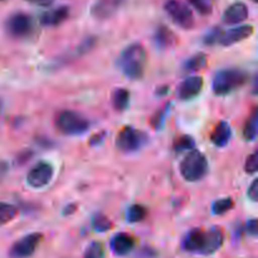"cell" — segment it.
<instances>
[{
  "instance_id": "ac0fdd59",
  "label": "cell",
  "mask_w": 258,
  "mask_h": 258,
  "mask_svg": "<svg viewBox=\"0 0 258 258\" xmlns=\"http://www.w3.org/2000/svg\"><path fill=\"white\" fill-rule=\"evenodd\" d=\"M204 231L199 228H194L186 233L183 239V248L184 251L190 252V253H199L203 244Z\"/></svg>"
},
{
  "instance_id": "3957f363",
  "label": "cell",
  "mask_w": 258,
  "mask_h": 258,
  "mask_svg": "<svg viewBox=\"0 0 258 258\" xmlns=\"http://www.w3.org/2000/svg\"><path fill=\"white\" fill-rule=\"evenodd\" d=\"M208 173V161L203 153L199 150H190L180 163V174L184 180L196 183L202 180Z\"/></svg>"
},
{
  "instance_id": "e0dca14e",
  "label": "cell",
  "mask_w": 258,
  "mask_h": 258,
  "mask_svg": "<svg viewBox=\"0 0 258 258\" xmlns=\"http://www.w3.org/2000/svg\"><path fill=\"white\" fill-rule=\"evenodd\" d=\"M68 17H70V8L59 7L42 14L39 22L43 27H57L67 20Z\"/></svg>"
},
{
  "instance_id": "30bf717a",
  "label": "cell",
  "mask_w": 258,
  "mask_h": 258,
  "mask_svg": "<svg viewBox=\"0 0 258 258\" xmlns=\"http://www.w3.org/2000/svg\"><path fill=\"white\" fill-rule=\"evenodd\" d=\"M223 242L224 234L222 228H219V227H213L209 231H204L203 244H202L199 254H202V256H211V254L216 253L223 246Z\"/></svg>"
},
{
  "instance_id": "cb8c5ba5",
  "label": "cell",
  "mask_w": 258,
  "mask_h": 258,
  "mask_svg": "<svg viewBox=\"0 0 258 258\" xmlns=\"http://www.w3.org/2000/svg\"><path fill=\"white\" fill-rule=\"evenodd\" d=\"M18 208L13 204L0 202V226L9 223L17 217Z\"/></svg>"
},
{
  "instance_id": "484cf974",
  "label": "cell",
  "mask_w": 258,
  "mask_h": 258,
  "mask_svg": "<svg viewBox=\"0 0 258 258\" xmlns=\"http://www.w3.org/2000/svg\"><path fill=\"white\" fill-rule=\"evenodd\" d=\"M234 206V202L232 201V198H223V199H218L213 203L212 206V212L216 216H223L226 214L227 212L231 211Z\"/></svg>"
},
{
  "instance_id": "d590c367",
  "label": "cell",
  "mask_w": 258,
  "mask_h": 258,
  "mask_svg": "<svg viewBox=\"0 0 258 258\" xmlns=\"http://www.w3.org/2000/svg\"><path fill=\"white\" fill-rule=\"evenodd\" d=\"M105 136H106V133L103 131V133L98 134V135H95L91 138L90 140V145L91 146H96V145H100L101 143H102L103 140H105Z\"/></svg>"
},
{
  "instance_id": "d6986e66",
  "label": "cell",
  "mask_w": 258,
  "mask_h": 258,
  "mask_svg": "<svg viewBox=\"0 0 258 258\" xmlns=\"http://www.w3.org/2000/svg\"><path fill=\"white\" fill-rule=\"evenodd\" d=\"M232 136V128L229 126L228 122L226 121H221L218 125L216 126V128L213 130L211 135V141L218 148H224V146L228 145L229 140H231Z\"/></svg>"
},
{
  "instance_id": "8d00e7d4",
  "label": "cell",
  "mask_w": 258,
  "mask_h": 258,
  "mask_svg": "<svg viewBox=\"0 0 258 258\" xmlns=\"http://www.w3.org/2000/svg\"><path fill=\"white\" fill-rule=\"evenodd\" d=\"M30 156H32V153H30V151H24V153L20 154V155L18 156L17 160L19 161V164H23V163H25V161L29 160Z\"/></svg>"
},
{
  "instance_id": "52a82bcc",
  "label": "cell",
  "mask_w": 258,
  "mask_h": 258,
  "mask_svg": "<svg viewBox=\"0 0 258 258\" xmlns=\"http://www.w3.org/2000/svg\"><path fill=\"white\" fill-rule=\"evenodd\" d=\"M5 28L13 38H27L33 32V20L25 13H14L8 18Z\"/></svg>"
},
{
  "instance_id": "7a4b0ae2",
  "label": "cell",
  "mask_w": 258,
  "mask_h": 258,
  "mask_svg": "<svg viewBox=\"0 0 258 258\" xmlns=\"http://www.w3.org/2000/svg\"><path fill=\"white\" fill-rule=\"evenodd\" d=\"M248 75L239 68H226L214 75L212 90L214 95L226 96L246 85Z\"/></svg>"
},
{
  "instance_id": "83f0119b",
  "label": "cell",
  "mask_w": 258,
  "mask_h": 258,
  "mask_svg": "<svg viewBox=\"0 0 258 258\" xmlns=\"http://www.w3.org/2000/svg\"><path fill=\"white\" fill-rule=\"evenodd\" d=\"M83 258H105V247L101 242H92L86 249Z\"/></svg>"
},
{
  "instance_id": "9a60e30c",
  "label": "cell",
  "mask_w": 258,
  "mask_h": 258,
  "mask_svg": "<svg viewBox=\"0 0 258 258\" xmlns=\"http://www.w3.org/2000/svg\"><path fill=\"white\" fill-rule=\"evenodd\" d=\"M120 5V0H96L91 7V15L95 19L103 20L113 15Z\"/></svg>"
},
{
  "instance_id": "74e56055",
  "label": "cell",
  "mask_w": 258,
  "mask_h": 258,
  "mask_svg": "<svg viewBox=\"0 0 258 258\" xmlns=\"http://www.w3.org/2000/svg\"><path fill=\"white\" fill-rule=\"evenodd\" d=\"M29 2H32L35 5H39V7H49L54 0H29Z\"/></svg>"
},
{
  "instance_id": "f1b7e54d",
  "label": "cell",
  "mask_w": 258,
  "mask_h": 258,
  "mask_svg": "<svg viewBox=\"0 0 258 258\" xmlns=\"http://www.w3.org/2000/svg\"><path fill=\"white\" fill-rule=\"evenodd\" d=\"M170 106H171L170 102L166 103V105L164 106V107L161 108L160 111H158V112H156L155 115L153 116V118H151L150 123H151V126H153V127L155 128V130H160V128L163 127L164 121H165V117H166V115H168L169 108H170Z\"/></svg>"
},
{
  "instance_id": "277c9868",
  "label": "cell",
  "mask_w": 258,
  "mask_h": 258,
  "mask_svg": "<svg viewBox=\"0 0 258 258\" xmlns=\"http://www.w3.org/2000/svg\"><path fill=\"white\" fill-rule=\"evenodd\" d=\"M55 125L58 130L64 135L80 136L87 133L90 128V121L75 111L66 110L57 116Z\"/></svg>"
},
{
  "instance_id": "f35d334b",
  "label": "cell",
  "mask_w": 258,
  "mask_h": 258,
  "mask_svg": "<svg viewBox=\"0 0 258 258\" xmlns=\"http://www.w3.org/2000/svg\"><path fill=\"white\" fill-rule=\"evenodd\" d=\"M76 209H77V206H76V204H70V206H67L64 208V211H63V214H64V216H70V214L75 213Z\"/></svg>"
},
{
  "instance_id": "1f68e13d",
  "label": "cell",
  "mask_w": 258,
  "mask_h": 258,
  "mask_svg": "<svg viewBox=\"0 0 258 258\" xmlns=\"http://www.w3.org/2000/svg\"><path fill=\"white\" fill-rule=\"evenodd\" d=\"M244 170L248 174H254L258 170V154L253 153L247 158Z\"/></svg>"
},
{
  "instance_id": "4fadbf2b",
  "label": "cell",
  "mask_w": 258,
  "mask_h": 258,
  "mask_svg": "<svg viewBox=\"0 0 258 258\" xmlns=\"http://www.w3.org/2000/svg\"><path fill=\"white\" fill-rule=\"evenodd\" d=\"M253 34V27L252 25H238L227 32L222 33V37L219 39V44L222 45H233L236 43L242 42Z\"/></svg>"
},
{
  "instance_id": "4dcf8cb0",
  "label": "cell",
  "mask_w": 258,
  "mask_h": 258,
  "mask_svg": "<svg viewBox=\"0 0 258 258\" xmlns=\"http://www.w3.org/2000/svg\"><path fill=\"white\" fill-rule=\"evenodd\" d=\"M189 4L196 8L197 12L202 15H209L212 13V4L209 0H188Z\"/></svg>"
},
{
  "instance_id": "7bdbcfd3",
  "label": "cell",
  "mask_w": 258,
  "mask_h": 258,
  "mask_svg": "<svg viewBox=\"0 0 258 258\" xmlns=\"http://www.w3.org/2000/svg\"><path fill=\"white\" fill-rule=\"evenodd\" d=\"M253 2H257V0H253Z\"/></svg>"
},
{
  "instance_id": "f546056e",
  "label": "cell",
  "mask_w": 258,
  "mask_h": 258,
  "mask_svg": "<svg viewBox=\"0 0 258 258\" xmlns=\"http://www.w3.org/2000/svg\"><path fill=\"white\" fill-rule=\"evenodd\" d=\"M222 33L223 30L219 27H214L213 29H211L209 32L206 33V35L203 37V43L207 45H214L217 43H219V39L222 37Z\"/></svg>"
},
{
  "instance_id": "7c38bea8",
  "label": "cell",
  "mask_w": 258,
  "mask_h": 258,
  "mask_svg": "<svg viewBox=\"0 0 258 258\" xmlns=\"http://www.w3.org/2000/svg\"><path fill=\"white\" fill-rule=\"evenodd\" d=\"M136 246V239L134 238L131 234L128 233H121L115 234V236L111 238L110 242V248L112 251V253L115 256H126V254L130 253Z\"/></svg>"
},
{
  "instance_id": "5b68a950",
  "label": "cell",
  "mask_w": 258,
  "mask_h": 258,
  "mask_svg": "<svg viewBox=\"0 0 258 258\" xmlns=\"http://www.w3.org/2000/svg\"><path fill=\"white\" fill-rule=\"evenodd\" d=\"M148 135L144 131L133 126H125L116 138V146L122 153L133 154L141 150L148 143Z\"/></svg>"
},
{
  "instance_id": "b9f144b4",
  "label": "cell",
  "mask_w": 258,
  "mask_h": 258,
  "mask_svg": "<svg viewBox=\"0 0 258 258\" xmlns=\"http://www.w3.org/2000/svg\"><path fill=\"white\" fill-rule=\"evenodd\" d=\"M0 2H5V0H0Z\"/></svg>"
},
{
  "instance_id": "6da1fadb",
  "label": "cell",
  "mask_w": 258,
  "mask_h": 258,
  "mask_svg": "<svg viewBox=\"0 0 258 258\" xmlns=\"http://www.w3.org/2000/svg\"><path fill=\"white\" fill-rule=\"evenodd\" d=\"M146 62H148V55L145 48L139 43H134L122 50L117 59V66L126 77L136 81L143 78Z\"/></svg>"
},
{
  "instance_id": "e575fe53",
  "label": "cell",
  "mask_w": 258,
  "mask_h": 258,
  "mask_svg": "<svg viewBox=\"0 0 258 258\" xmlns=\"http://www.w3.org/2000/svg\"><path fill=\"white\" fill-rule=\"evenodd\" d=\"M93 45H95V39H93V38H87V39L83 40L82 44L78 47V50H80L81 53H86L87 50H90L91 48H93Z\"/></svg>"
},
{
  "instance_id": "d4e9b609",
  "label": "cell",
  "mask_w": 258,
  "mask_h": 258,
  "mask_svg": "<svg viewBox=\"0 0 258 258\" xmlns=\"http://www.w3.org/2000/svg\"><path fill=\"white\" fill-rule=\"evenodd\" d=\"M196 148V141L191 136L184 135L180 136L178 140L174 143V151L178 154L185 153V151H190Z\"/></svg>"
},
{
  "instance_id": "8992f818",
  "label": "cell",
  "mask_w": 258,
  "mask_h": 258,
  "mask_svg": "<svg viewBox=\"0 0 258 258\" xmlns=\"http://www.w3.org/2000/svg\"><path fill=\"white\" fill-rule=\"evenodd\" d=\"M164 9L171 20L183 29H191L194 27V15L185 3L180 0H168L164 4Z\"/></svg>"
},
{
  "instance_id": "5bb4252c",
  "label": "cell",
  "mask_w": 258,
  "mask_h": 258,
  "mask_svg": "<svg viewBox=\"0 0 258 258\" xmlns=\"http://www.w3.org/2000/svg\"><path fill=\"white\" fill-rule=\"evenodd\" d=\"M154 44L159 48V49H170V48L175 47L178 43V37L175 33L170 29V28L165 27V25H160L156 28L155 33H154Z\"/></svg>"
},
{
  "instance_id": "8fae6325",
  "label": "cell",
  "mask_w": 258,
  "mask_h": 258,
  "mask_svg": "<svg viewBox=\"0 0 258 258\" xmlns=\"http://www.w3.org/2000/svg\"><path fill=\"white\" fill-rule=\"evenodd\" d=\"M203 85V78L201 76H191V77L186 78L180 83L176 95H178L179 100L181 101L193 100L194 97H197L202 92Z\"/></svg>"
},
{
  "instance_id": "603a6c76",
  "label": "cell",
  "mask_w": 258,
  "mask_h": 258,
  "mask_svg": "<svg viewBox=\"0 0 258 258\" xmlns=\"http://www.w3.org/2000/svg\"><path fill=\"white\" fill-rule=\"evenodd\" d=\"M146 216H148V209L140 204H135L127 209L126 219H127L128 223H139V222H143L146 218Z\"/></svg>"
},
{
  "instance_id": "7402d4cb",
  "label": "cell",
  "mask_w": 258,
  "mask_h": 258,
  "mask_svg": "<svg viewBox=\"0 0 258 258\" xmlns=\"http://www.w3.org/2000/svg\"><path fill=\"white\" fill-rule=\"evenodd\" d=\"M258 133V110L253 108L243 126V138L246 141H253Z\"/></svg>"
},
{
  "instance_id": "44dd1931",
  "label": "cell",
  "mask_w": 258,
  "mask_h": 258,
  "mask_svg": "<svg viewBox=\"0 0 258 258\" xmlns=\"http://www.w3.org/2000/svg\"><path fill=\"white\" fill-rule=\"evenodd\" d=\"M207 62H208V57L206 53H197L184 62L183 70L188 73L198 72L206 67Z\"/></svg>"
},
{
  "instance_id": "9c48e42d",
  "label": "cell",
  "mask_w": 258,
  "mask_h": 258,
  "mask_svg": "<svg viewBox=\"0 0 258 258\" xmlns=\"http://www.w3.org/2000/svg\"><path fill=\"white\" fill-rule=\"evenodd\" d=\"M53 174V166L49 163L45 161H40L37 165L33 166L29 170L27 175V183L30 188L33 189H42L47 186L48 184L52 181Z\"/></svg>"
},
{
  "instance_id": "2e32d148",
  "label": "cell",
  "mask_w": 258,
  "mask_h": 258,
  "mask_svg": "<svg viewBox=\"0 0 258 258\" xmlns=\"http://www.w3.org/2000/svg\"><path fill=\"white\" fill-rule=\"evenodd\" d=\"M248 18V8L244 3H234L229 5L223 14V22L226 24L234 25L244 22Z\"/></svg>"
},
{
  "instance_id": "ab89813d",
  "label": "cell",
  "mask_w": 258,
  "mask_h": 258,
  "mask_svg": "<svg viewBox=\"0 0 258 258\" xmlns=\"http://www.w3.org/2000/svg\"><path fill=\"white\" fill-rule=\"evenodd\" d=\"M168 92H169L168 86H163V87H159L158 90H156V93H158L159 96H164V95H166Z\"/></svg>"
},
{
  "instance_id": "d6a6232c",
  "label": "cell",
  "mask_w": 258,
  "mask_h": 258,
  "mask_svg": "<svg viewBox=\"0 0 258 258\" xmlns=\"http://www.w3.org/2000/svg\"><path fill=\"white\" fill-rule=\"evenodd\" d=\"M246 231H247V233L249 234V236H253V237L257 236V233H258V222H257L256 218H252V219H249L248 222H247Z\"/></svg>"
},
{
  "instance_id": "4316f807",
  "label": "cell",
  "mask_w": 258,
  "mask_h": 258,
  "mask_svg": "<svg viewBox=\"0 0 258 258\" xmlns=\"http://www.w3.org/2000/svg\"><path fill=\"white\" fill-rule=\"evenodd\" d=\"M92 226L96 232H101V233L110 231V229L112 228V223H111V221L107 218V217L103 216V214H96V216L93 217Z\"/></svg>"
},
{
  "instance_id": "ffe728a7",
  "label": "cell",
  "mask_w": 258,
  "mask_h": 258,
  "mask_svg": "<svg viewBox=\"0 0 258 258\" xmlns=\"http://www.w3.org/2000/svg\"><path fill=\"white\" fill-rule=\"evenodd\" d=\"M111 103L116 111H125L130 103V92L123 87H117L111 93Z\"/></svg>"
},
{
  "instance_id": "836d02e7",
  "label": "cell",
  "mask_w": 258,
  "mask_h": 258,
  "mask_svg": "<svg viewBox=\"0 0 258 258\" xmlns=\"http://www.w3.org/2000/svg\"><path fill=\"white\" fill-rule=\"evenodd\" d=\"M248 197L251 198L252 202H257L258 201V180H257V179H254V180L252 181L251 185H249Z\"/></svg>"
},
{
  "instance_id": "60d3db41",
  "label": "cell",
  "mask_w": 258,
  "mask_h": 258,
  "mask_svg": "<svg viewBox=\"0 0 258 258\" xmlns=\"http://www.w3.org/2000/svg\"><path fill=\"white\" fill-rule=\"evenodd\" d=\"M0 112H2V102H0Z\"/></svg>"
},
{
  "instance_id": "ba28073f",
  "label": "cell",
  "mask_w": 258,
  "mask_h": 258,
  "mask_svg": "<svg viewBox=\"0 0 258 258\" xmlns=\"http://www.w3.org/2000/svg\"><path fill=\"white\" fill-rule=\"evenodd\" d=\"M43 241L42 233H30L15 242L9 251L12 258H29L34 254Z\"/></svg>"
}]
</instances>
